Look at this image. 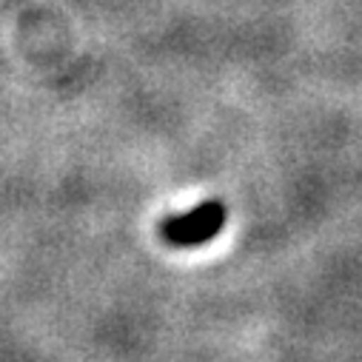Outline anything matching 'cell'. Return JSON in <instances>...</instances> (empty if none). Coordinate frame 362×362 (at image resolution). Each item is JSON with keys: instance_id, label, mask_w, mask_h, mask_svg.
Instances as JSON below:
<instances>
[{"instance_id": "obj_1", "label": "cell", "mask_w": 362, "mask_h": 362, "mask_svg": "<svg viewBox=\"0 0 362 362\" xmlns=\"http://www.w3.org/2000/svg\"><path fill=\"white\" fill-rule=\"evenodd\" d=\"M226 223V209L220 203H200L160 226V234L171 245H203L220 234Z\"/></svg>"}]
</instances>
